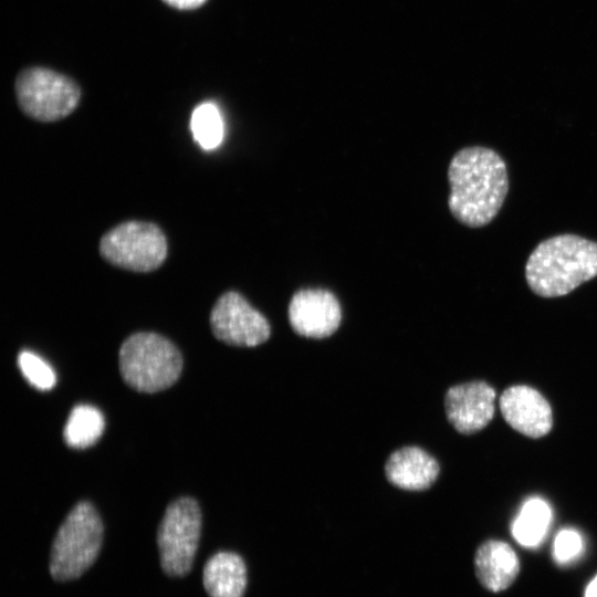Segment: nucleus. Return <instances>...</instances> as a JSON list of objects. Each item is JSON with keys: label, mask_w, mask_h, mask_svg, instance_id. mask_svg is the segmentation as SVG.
I'll return each mask as SVG.
<instances>
[{"label": "nucleus", "mask_w": 597, "mask_h": 597, "mask_svg": "<svg viewBox=\"0 0 597 597\" xmlns=\"http://www.w3.org/2000/svg\"><path fill=\"white\" fill-rule=\"evenodd\" d=\"M495 390L482 380L452 386L444 396V409L449 422L463 434L475 433L485 428L495 411Z\"/></svg>", "instance_id": "nucleus-10"}, {"label": "nucleus", "mask_w": 597, "mask_h": 597, "mask_svg": "<svg viewBox=\"0 0 597 597\" xmlns=\"http://www.w3.org/2000/svg\"><path fill=\"white\" fill-rule=\"evenodd\" d=\"M18 366L27 381L39 390H50L56 383V375L51 365L41 356L30 350H22L18 356Z\"/></svg>", "instance_id": "nucleus-18"}, {"label": "nucleus", "mask_w": 597, "mask_h": 597, "mask_svg": "<svg viewBox=\"0 0 597 597\" xmlns=\"http://www.w3.org/2000/svg\"><path fill=\"white\" fill-rule=\"evenodd\" d=\"M202 582L210 597H242L247 587V567L240 555L218 552L206 562Z\"/></svg>", "instance_id": "nucleus-14"}, {"label": "nucleus", "mask_w": 597, "mask_h": 597, "mask_svg": "<svg viewBox=\"0 0 597 597\" xmlns=\"http://www.w3.org/2000/svg\"><path fill=\"white\" fill-rule=\"evenodd\" d=\"M585 597H597V576L587 586Z\"/></svg>", "instance_id": "nucleus-21"}, {"label": "nucleus", "mask_w": 597, "mask_h": 597, "mask_svg": "<svg viewBox=\"0 0 597 597\" xmlns=\"http://www.w3.org/2000/svg\"><path fill=\"white\" fill-rule=\"evenodd\" d=\"M201 511L188 496L172 501L157 531L160 565L166 575H187L193 564L201 534Z\"/></svg>", "instance_id": "nucleus-7"}, {"label": "nucleus", "mask_w": 597, "mask_h": 597, "mask_svg": "<svg viewBox=\"0 0 597 597\" xmlns=\"http://www.w3.org/2000/svg\"><path fill=\"white\" fill-rule=\"evenodd\" d=\"M190 128L201 148H217L223 138V122L218 107L211 102L198 105L192 112Z\"/></svg>", "instance_id": "nucleus-17"}, {"label": "nucleus", "mask_w": 597, "mask_h": 597, "mask_svg": "<svg viewBox=\"0 0 597 597\" xmlns=\"http://www.w3.org/2000/svg\"><path fill=\"white\" fill-rule=\"evenodd\" d=\"M210 327L216 338L239 347H254L271 335L268 320L238 292L228 291L214 303Z\"/></svg>", "instance_id": "nucleus-8"}, {"label": "nucleus", "mask_w": 597, "mask_h": 597, "mask_svg": "<svg viewBox=\"0 0 597 597\" xmlns=\"http://www.w3.org/2000/svg\"><path fill=\"white\" fill-rule=\"evenodd\" d=\"M14 91L21 111L39 122H55L69 116L81 100V88L72 78L43 66L22 70Z\"/></svg>", "instance_id": "nucleus-5"}, {"label": "nucleus", "mask_w": 597, "mask_h": 597, "mask_svg": "<svg viewBox=\"0 0 597 597\" xmlns=\"http://www.w3.org/2000/svg\"><path fill=\"white\" fill-rule=\"evenodd\" d=\"M475 574L480 583L492 591L507 588L520 570L519 558L513 548L501 541H486L474 557Z\"/></svg>", "instance_id": "nucleus-13"}, {"label": "nucleus", "mask_w": 597, "mask_h": 597, "mask_svg": "<svg viewBox=\"0 0 597 597\" xmlns=\"http://www.w3.org/2000/svg\"><path fill=\"white\" fill-rule=\"evenodd\" d=\"M439 471L437 460L415 446L394 451L385 464L387 480L395 486L409 491L430 488L437 480Z\"/></svg>", "instance_id": "nucleus-12"}, {"label": "nucleus", "mask_w": 597, "mask_h": 597, "mask_svg": "<svg viewBox=\"0 0 597 597\" xmlns=\"http://www.w3.org/2000/svg\"><path fill=\"white\" fill-rule=\"evenodd\" d=\"M105 419L94 406H75L65 423L63 437L66 444L74 449H85L93 446L103 434Z\"/></svg>", "instance_id": "nucleus-15"}, {"label": "nucleus", "mask_w": 597, "mask_h": 597, "mask_svg": "<svg viewBox=\"0 0 597 597\" xmlns=\"http://www.w3.org/2000/svg\"><path fill=\"white\" fill-rule=\"evenodd\" d=\"M500 409L505 421L526 437L541 438L552 429L553 415L548 401L530 386L506 388L500 397Z\"/></svg>", "instance_id": "nucleus-11"}, {"label": "nucleus", "mask_w": 597, "mask_h": 597, "mask_svg": "<svg viewBox=\"0 0 597 597\" xmlns=\"http://www.w3.org/2000/svg\"><path fill=\"white\" fill-rule=\"evenodd\" d=\"M583 549V540L578 532L570 528L562 530L555 537L553 554L559 564L575 559Z\"/></svg>", "instance_id": "nucleus-19"}, {"label": "nucleus", "mask_w": 597, "mask_h": 597, "mask_svg": "<svg viewBox=\"0 0 597 597\" xmlns=\"http://www.w3.org/2000/svg\"><path fill=\"white\" fill-rule=\"evenodd\" d=\"M597 276V242L558 234L540 242L525 264V280L541 297H559Z\"/></svg>", "instance_id": "nucleus-2"}, {"label": "nucleus", "mask_w": 597, "mask_h": 597, "mask_svg": "<svg viewBox=\"0 0 597 597\" xmlns=\"http://www.w3.org/2000/svg\"><path fill=\"white\" fill-rule=\"evenodd\" d=\"M102 519L87 501L67 513L52 543L49 570L59 582L80 577L97 558L103 543Z\"/></svg>", "instance_id": "nucleus-4"}, {"label": "nucleus", "mask_w": 597, "mask_h": 597, "mask_svg": "<svg viewBox=\"0 0 597 597\" xmlns=\"http://www.w3.org/2000/svg\"><path fill=\"white\" fill-rule=\"evenodd\" d=\"M448 179V206L452 216L470 228L489 224L501 210L509 191L502 157L493 149L471 146L452 157Z\"/></svg>", "instance_id": "nucleus-1"}, {"label": "nucleus", "mask_w": 597, "mask_h": 597, "mask_svg": "<svg viewBox=\"0 0 597 597\" xmlns=\"http://www.w3.org/2000/svg\"><path fill=\"white\" fill-rule=\"evenodd\" d=\"M166 4L178 10H192L201 7L207 0H163Z\"/></svg>", "instance_id": "nucleus-20"}, {"label": "nucleus", "mask_w": 597, "mask_h": 597, "mask_svg": "<svg viewBox=\"0 0 597 597\" xmlns=\"http://www.w3.org/2000/svg\"><path fill=\"white\" fill-rule=\"evenodd\" d=\"M552 511L547 502L540 498L528 499L512 524V535L526 547L540 544L549 526Z\"/></svg>", "instance_id": "nucleus-16"}, {"label": "nucleus", "mask_w": 597, "mask_h": 597, "mask_svg": "<svg viewBox=\"0 0 597 597\" xmlns=\"http://www.w3.org/2000/svg\"><path fill=\"white\" fill-rule=\"evenodd\" d=\"M293 331L305 337L324 338L332 335L342 320L335 295L323 289H303L291 298L287 310Z\"/></svg>", "instance_id": "nucleus-9"}, {"label": "nucleus", "mask_w": 597, "mask_h": 597, "mask_svg": "<svg viewBox=\"0 0 597 597\" xmlns=\"http://www.w3.org/2000/svg\"><path fill=\"white\" fill-rule=\"evenodd\" d=\"M124 381L140 392H157L172 386L182 370L179 349L166 337L150 332L128 336L118 352Z\"/></svg>", "instance_id": "nucleus-3"}, {"label": "nucleus", "mask_w": 597, "mask_h": 597, "mask_svg": "<svg viewBox=\"0 0 597 597\" xmlns=\"http://www.w3.org/2000/svg\"><path fill=\"white\" fill-rule=\"evenodd\" d=\"M98 250L101 256L116 268L151 272L166 260L168 245L157 224L129 220L104 233Z\"/></svg>", "instance_id": "nucleus-6"}]
</instances>
